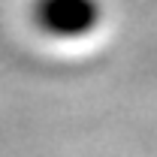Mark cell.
Returning a JSON list of instances; mask_svg holds the SVG:
<instances>
[{
	"instance_id": "6da1fadb",
	"label": "cell",
	"mask_w": 157,
	"mask_h": 157,
	"mask_svg": "<svg viewBox=\"0 0 157 157\" xmlns=\"http://www.w3.org/2000/svg\"><path fill=\"white\" fill-rule=\"evenodd\" d=\"M30 18L52 39H82L103 21L100 0H33Z\"/></svg>"
}]
</instances>
